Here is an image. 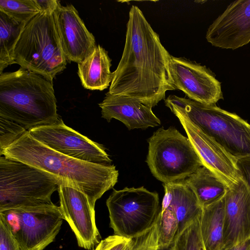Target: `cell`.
<instances>
[{"instance_id":"25","label":"cell","mask_w":250,"mask_h":250,"mask_svg":"<svg viewBox=\"0 0 250 250\" xmlns=\"http://www.w3.org/2000/svg\"><path fill=\"white\" fill-rule=\"evenodd\" d=\"M159 248H168L172 244L178 230V221L174 213L169 208L160 209L157 221Z\"/></svg>"},{"instance_id":"8","label":"cell","mask_w":250,"mask_h":250,"mask_svg":"<svg viewBox=\"0 0 250 250\" xmlns=\"http://www.w3.org/2000/svg\"><path fill=\"white\" fill-rule=\"evenodd\" d=\"M115 235L133 239L150 230L160 212L159 195L144 187L113 189L106 201Z\"/></svg>"},{"instance_id":"19","label":"cell","mask_w":250,"mask_h":250,"mask_svg":"<svg viewBox=\"0 0 250 250\" xmlns=\"http://www.w3.org/2000/svg\"><path fill=\"white\" fill-rule=\"evenodd\" d=\"M111 59L100 44L83 61L78 63V74L85 89L103 91L111 83L114 73L110 71Z\"/></svg>"},{"instance_id":"6","label":"cell","mask_w":250,"mask_h":250,"mask_svg":"<svg viewBox=\"0 0 250 250\" xmlns=\"http://www.w3.org/2000/svg\"><path fill=\"white\" fill-rule=\"evenodd\" d=\"M59 181L26 164L0 158V211L50 203Z\"/></svg>"},{"instance_id":"5","label":"cell","mask_w":250,"mask_h":250,"mask_svg":"<svg viewBox=\"0 0 250 250\" xmlns=\"http://www.w3.org/2000/svg\"><path fill=\"white\" fill-rule=\"evenodd\" d=\"M165 103L181 110L236 160L250 156V124L237 114L216 104H202L174 95L168 96Z\"/></svg>"},{"instance_id":"1","label":"cell","mask_w":250,"mask_h":250,"mask_svg":"<svg viewBox=\"0 0 250 250\" xmlns=\"http://www.w3.org/2000/svg\"><path fill=\"white\" fill-rule=\"evenodd\" d=\"M172 56L143 12L129 10L123 53L110 85V94L136 99L153 107L176 90L170 71Z\"/></svg>"},{"instance_id":"20","label":"cell","mask_w":250,"mask_h":250,"mask_svg":"<svg viewBox=\"0 0 250 250\" xmlns=\"http://www.w3.org/2000/svg\"><path fill=\"white\" fill-rule=\"evenodd\" d=\"M184 181L203 208L223 198L228 188L220 178L205 166L198 168Z\"/></svg>"},{"instance_id":"4","label":"cell","mask_w":250,"mask_h":250,"mask_svg":"<svg viewBox=\"0 0 250 250\" xmlns=\"http://www.w3.org/2000/svg\"><path fill=\"white\" fill-rule=\"evenodd\" d=\"M14 60L21 67L52 83L66 68L55 11H41L26 23L16 46Z\"/></svg>"},{"instance_id":"11","label":"cell","mask_w":250,"mask_h":250,"mask_svg":"<svg viewBox=\"0 0 250 250\" xmlns=\"http://www.w3.org/2000/svg\"><path fill=\"white\" fill-rule=\"evenodd\" d=\"M165 105L179 120L203 166L215 173L228 188L237 183L241 178L237 165V160L204 133L181 110L171 104Z\"/></svg>"},{"instance_id":"9","label":"cell","mask_w":250,"mask_h":250,"mask_svg":"<svg viewBox=\"0 0 250 250\" xmlns=\"http://www.w3.org/2000/svg\"><path fill=\"white\" fill-rule=\"evenodd\" d=\"M21 250H43L53 242L63 218L52 202L0 211Z\"/></svg>"},{"instance_id":"32","label":"cell","mask_w":250,"mask_h":250,"mask_svg":"<svg viewBox=\"0 0 250 250\" xmlns=\"http://www.w3.org/2000/svg\"><path fill=\"white\" fill-rule=\"evenodd\" d=\"M223 250H250V239L232 247Z\"/></svg>"},{"instance_id":"24","label":"cell","mask_w":250,"mask_h":250,"mask_svg":"<svg viewBox=\"0 0 250 250\" xmlns=\"http://www.w3.org/2000/svg\"><path fill=\"white\" fill-rule=\"evenodd\" d=\"M200 218L176 235L170 247L171 250H206L201 233Z\"/></svg>"},{"instance_id":"16","label":"cell","mask_w":250,"mask_h":250,"mask_svg":"<svg viewBox=\"0 0 250 250\" xmlns=\"http://www.w3.org/2000/svg\"><path fill=\"white\" fill-rule=\"evenodd\" d=\"M225 199L222 250L250 239V188L242 177L228 188Z\"/></svg>"},{"instance_id":"2","label":"cell","mask_w":250,"mask_h":250,"mask_svg":"<svg viewBox=\"0 0 250 250\" xmlns=\"http://www.w3.org/2000/svg\"><path fill=\"white\" fill-rule=\"evenodd\" d=\"M0 155L50 174L59 181L60 185L81 191L94 207L97 200L113 188L119 176L113 165L95 164L67 156L38 141L28 131L0 151Z\"/></svg>"},{"instance_id":"22","label":"cell","mask_w":250,"mask_h":250,"mask_svg":"<svg viewBox=\"0 0 250 250\" xmlns=\"http://www.w3.org/2000/svg\"><path fill=\"white\" fill-rule=\"evenodd\" d=\"M26 24L0 11V74L8 66L15 63V49Z\"/></svg>"},{"instance_id":"28","label":"cell","mask_w":250,"mask_h":250,"mask_svg":"<svg viewBox=\"0 0 250 250\" xmlns=\"http://www.w3.org/2000/svg\"><path fill=\"white\" fill-rule=\"evenodd\" d=\"M131 240L113 234L101 240L93 250H126Z\"/></svg>"},{"instance_id":"13","label":"cell","mask_w":250,"mask_h":250,"mask_svg":"<svg viewBox=\"0 0 250 250\" xmlns=\"http://www.w3.org/2000/svg\"><path fill=\"white\" fill-rule=\"evenodd\" d=\"M58 191L61 212L75 235L78 246L93 250L100 242L95 207L84 193L74 188L60 185Z\"/></svg>"},{"instance_id":"10","label":"cell","mask_w":250,"mask_h":250,"mask_svg":"<svg viewBox=\"0 0 250 250\" xmlns=\"http://www.w3.org/2000/svg\"><path fill=\"white\" fill-rule=\"evenodd\" d=\"M30 136L49 148L67 156L95 164L111 165L104 146L64 124L56 123L28 130Z\"/></svg>"},{"instance_id":"21","label":"cell","mask_w":250,"mask_h":250,"mask_svg":"<svg viewBox=\"0 0 250 250\" xmlns=\"http://www.w3.org/2000/svg\"><path fill=\"white\" fill-rule=\"evenodd\" d=\"M225 196L203 208L200 227L206 250H222L223 249Z\"/></svg>"},{"instance_id":"14","label":"cell","mask_w":250,"mask_h":250,"mask_svg":"<svg viewBox=\"0 0 250 250\" xmlns=\"http://www.w3.org/2000/svg\"><path fill=\"white\" fill-rule=\"evenodd\" d=\"M206 38L212 46L234 50L250 42V0H237L208 28Z\"/></svg>"},{"instance_id":"26","label":"cell","mask_w":250,"mask_h":250,"mask_svg":"<svg viewBox=\"0 0 250 250\" xmlns=\"http://www.w3.org/2000/svg\"><path fill=\"white\" fill-rule=\"evenodd\" d=\"M27 131L19 124L0 117V151Z\"/></svg>"},{"instance_id":"27","label":"cell","mask_w":250,"mask_h":250,"mask_svg":"<svg viewBox=\"0 0 250 250\" xmlns=\"http://www.w3.org/2000/svg\"><path fill=\"white\" fill-rule=\"evenodd\" d=\"M0 250H21L19 244L4 218L0 214Z\"/></svg>"},{"instance_id":"15","label":"cell","mask_w":250,"mask_h":250,"mask_svg":"<svg viewBox=\"0 0 250 250\" xmlns=\"http://www.w3.org/2000/svg\"><path fill=\"white\" fill-rule=\"evenodd\" d=\"M62 48L69 62L79 63L89 56L96 45L94 35L87 29L72 4H60L55 11Z\"/></svg>"},{"instance_id":"33","label":"cell","mask_w":250,"mask_h":250,"mask_svg":"<svg viewBox=\"0 0 250 250\" xmlns=\"http://www.w3.org/2000/svg\"><path fill=\"white\" fill-rule=\"evenodd\" d=\"M157 250H171L170 248H158V249Z\"/></svg>"},{"instance_id":"17","label":"cell","mask_w":250,"mask_h":250,"mask_svg":"<svg viewBox=\"0 0 250 250\" xmlns=\"http://www.w3.org/2000/svg\"><path fill=\"white\" fill-rule=\"evenodd\" d=\"M99 105L102 118L108 122L112 119H117L124 124L128 130L145 129L161 125L151 107L131 98L114 95L107 92Z\"/></svg>"},{"instance_id":"31","label":"cell","mask_w":250,"mask_h":250,"mask_svg":"<svg viewBox=\"0 0 250 250\" xmlns=\"http://www.w3.org/2000/svg\"><path fill=\"white\" fill-rule=\"evenodd\" d=\"M144 240V234L131 239L126 250H141Z\"/></svg>"},{"instance_id":"7","label":"cell","mask_w":250,"mask_h":250,"mask_svg":"<svg viewBox=\"0 0 250 250\" xmlns=\"http://www.w3.org/2000/svg\"><path fill=\"white\" fill-rule=\"evenodd\" d=\"M147 142L146 162L153 176L163 183L184 180L203 166L188 137L173 126L159 128Z\"/></svg>"},{"instance_id":"18","label":"cell","mask_w":250,"mask_h":250,"mask_svg":"<svg viewBox=\"0 0 250 250\" xmlns=\"http://www.w3.org/2000/svg\"><path fill=\"white\" fill-rule=\"evenodd\" d=\"M163 186L165 194L161 209L167 208L174 213L179 224L177 234L201 216L203 208L184 180Z\"/></svg>"},{"instance_id":"3","label":"cell","mask_w":250,"mask_h":250,"mask_svg":"<svg viewBox=\"0 0 250 250\" xmlns=\"http://www.w3.org/2000/svg\"><path fill=\"white\" fill-rule=\"evenodd\" d=\"M0 117L26 130L58 122L53 83L21 67L0 74Z\"/></svg>"},{"instance_id":"29","label":"cell","mask_w":250,"mask_h":250,"mask_svg":"<svg viewBox=\"0 0 250 250\" xmlns=\"http://www.w3.org/2000/svg\"><path fill=\"white\" fill-rule=\"evenodd\" d=\"M237 165L241 177L250 188V156L237 160Z\"/></svg>"},{"instance_id":"12","label":"cell","mask_w":250,"mask_h":250,"mask_svg":"<svg viewBox=\"0 0 250 250\" xmlns=\"http://www.w3.org/2000/svg\"><path fill=\"white\" fill-rule=\"evenodd\" d=\"M170 71L175 89L188 99L207 104H215L223 99L220 82L205 65L172 56Z\"/></svg>"},{"instance_id":"23","label":"cell","mask_w":250,"mask_h":250,"mask_svg":"<svg viewBox=\"0 0 250 250\" xmlns=\"http://www.w3.org/2000/svg\"><path fill=\"white\" fill-rule=\"evenodd\" d=\"M0 11L17 22L26 24L41 10L35 0H0Z\"/></svg>"},{"instance_id":"30","label":"cell","mask_w":250,"mask_h":250,"mask_svg":"<svg viewBox=\"0 0 250 250\" xmlns=\"http://www.w3.org/2000/svg\"><path fill=\"white\" fill-rule=\"evenodd\" d=\"M41 11H55L61 4L57 0H35Z\"/></svg>"}]
</instances>
